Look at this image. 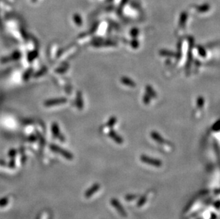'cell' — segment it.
I'll return each instance as SVG.
<instances>
[{"label":"cell","mask_w":220,"mask_h":219,"mask_svg":"<svg viewBox=\"0 0 220 219\" xmlns=\"http://www.w3.org/2000/svg\"><path fill=\"white\" fill-rule=\"evenodd\" d=\"M7 202H8V201H7V199H2L1 201H0V206H3L4 205H6V204H7Z\"/></svg>","instance_id":"obj_2"},{"label":"cell","mask_w":220,"mask_h":219,"mask_svg":"<svg viewBox=\"0 0 220 219\" xmlns=\"http://www.w3.org/2000/svg\"><path fill=\"white\" fill-rule=\"evenodd\" d=\"M53 150H54L56 151V152L61 153L62 155H64V157H65L68 158V159H71V158H72V157H71V155H70V154H68V152H64L63 150H61V149L58 148L57 147H53Z\"/></svg>","instance_id":"obj_1"}]
</instances>
